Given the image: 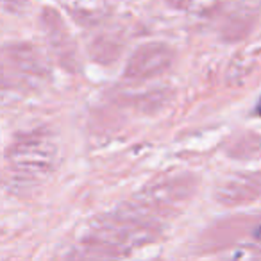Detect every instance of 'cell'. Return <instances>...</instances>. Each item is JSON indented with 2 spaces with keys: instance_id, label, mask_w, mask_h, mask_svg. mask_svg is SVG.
I'll return each instance as SVG.
<instances>
[{
  "instance_id": "6da1fadb",
  "label": "cell",
  "mask_w": 261,
  "mask_h": 261,
  "mask_svg": "<svg viewBox=\"0 0 261 261\" xmlns=\"http://www.w3.org/2000/svg\"><path fill=\"white\" fill-rule=\"evenodd\" d=\"M254 234H256V238H257V240H261V227H257Z\"/></svg>"
},
{
  "instance_id": "7a4b0ae2",
  "label": "cell",
  "mask_w": 261,
  "mask_h": 261,
  "mask_svg": "<svg viewBox=\"0 0 261 261\" xmlns=\"http://www.w3.org/2000/svg\"><path fill=\"white\" fill-rule=\"evenodd\" d=\"M256 111H257V115L261 116V98H259V102H257V106H256Z\"/></svg>"
}]
</instances>
